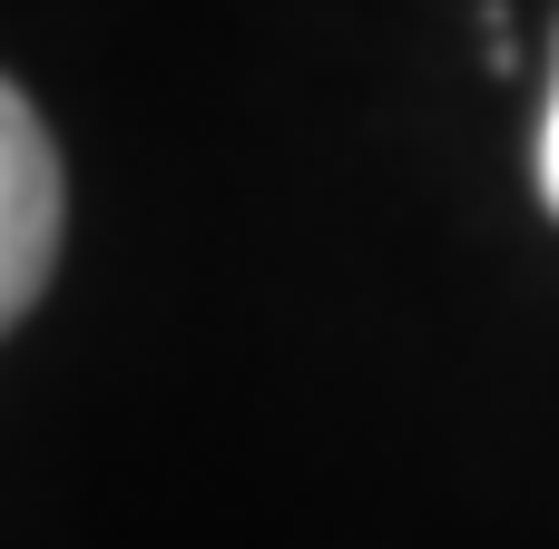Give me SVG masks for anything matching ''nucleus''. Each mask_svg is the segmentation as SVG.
<instances>
[{"label":"nucleus","instance_id":"obj_1","mask_svg":"<svg viewBox=\"0 0 559 549\" xmlns=\"http://www.w3.org/2000/svg\"><path fill=\"white\" fill-rule=\"evenodd\" d=\"M59 216H69V196H59V147H49L39 108L0 79V334L39 305V285H49V265H59Z\"/></svg>","mask_w":559,"mask_h":549},{"label":"nucleus","instance_id":"obj_2","mask_svg":"<svg viewBox=\"0 0 559 549\" xmlns=\"http://www.w3.org/2000/svg\"><path fill=\"white\" fill-rule=\"evenodd\" d=\"M540 196L559 206V79H550V118H540Z\"/></svg>","mask_w":559,"mask_h":549}]
</instances>
